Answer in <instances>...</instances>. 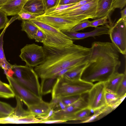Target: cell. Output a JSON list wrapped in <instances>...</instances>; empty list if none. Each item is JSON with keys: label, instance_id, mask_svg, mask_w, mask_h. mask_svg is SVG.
Returning <instances> with one entry per match:
<instances>
[{"label": "cell", "instance_id": "cell-1", "mask_svg": "<svg viewBox=\"0 0 126 126\" xmlns=\"http://www.w3.org/2000/svg\"><path fill=\"white\" fill-rule=\"evenodd\" d=\"M43 47L45 60L34 69L41 79H57L56 76L61 71L88 63L91 52V48L74 44L67 47Z\"/></svg>", "mask_w": 126, "mask_h": 126}, {"label": "cell", "instance_id": "cell-2", "mask_svg": "<svg viewBox=\"0 0 126 126\" xmlns=\"http://www.w3.org/2000/svg\"><path fill=\"white\" fill-rule=\"evenodd\" d=\"M91 55L80 79L88 82H105L117 72L121 62L119 52L112 43L95 41L92 44Z\"/></svg>", "mask_w": 126, "mask_h": 126}, {"label": "cell", "instance_id": "cell-3", "mask_svg": "<svg viewBox=\"0 0 126 126\" xmlns=\"http://www.w3.org/2000/svg\"><path fill=\"white\" fill-rule=\"evenodd\" d=\"M93 83L80 79H72L64 76L58 78L51 92L52 100L65 96L82 95L88 93Z\"/></svg>", "mask_w": 126, "mask_h": 126}, {"label": "cell", "instance_id": "cell-4", "mask_svg": "<svg viewBox=\"0 0 126 126\" xmlns=\"http://www.w3.org/2000/svg\"><path fill=\"white\" fill-rule=\"evenodd\" d=\"M12 77L38 96L42 98L38 77L33 67L26 65H12Z\"/></svg>", "mask_w": 126, "mask_h": 126}, {"label": "cell", "instance_id": "cell-5", "mask_svg": "<svg viewBox=\"0 0 126 126\" xmlns=\"http://www.w3.org/2000/svg\"><path fill=\"white\" fill-rule=\"evenodd\" d=\"M30 20L46 35V38L43 43V46L62 47H70L74 44L72 40L62 31L36 19Z\"/></svg>", "mask_w": 126, "mask_h": 126}, {"label": "cell", "instance_id": "cell-6", "mask_svg": "<svg viewBox=\"0 0 126 126\" xmlns=\"http://www.w3.org/2000/svg\"><path fill=\"white\" fill-rule=\"evenodd\" d=\"M97 0H93L80 7L70 11L53 12L44 14L61 17L78 23L84 20L95 18Z\"/></svg>", "mask_w": 126, "mask_h": 126}, {"label": "cell", "instance_id": "cell-7", "mask_svg": "<svg viewBox=\"0 0 126 126\" xmlns=\"http://www.w3.org/2000/svg\"><path fill=\"white\" fill-rule=\"evenodd\" d=\"M20 51L19 57L28 66L35 67L45 60V54L43 46L34 43L26 44Z\"/></svg>", "mask_w": 126, "mask_h": 126}, {"label": "cell", "instance_id": "cell-8", "mask_svg": "<svg viewBox=\"0 0 126 126\" xmlns=\"http://www.w3.org/2000/svg\"><path fill=\"white\" fill-rule=\"evenodd\" d=\"M111 43L119 52L126 55V19L121 18L109 29V34Z\"/></svg>", "mask_w": 126, "mask_h": 126}, {"label": "cell", "instance_id": "cell-9", "mask_svg": "<svg viewBox=\"0 0 126 126\" xmlns=\"http://www.w3.org/2000/svg\"><path fill=\"white\" fill-rule=\"evenodd\" d=\"M6 75L15 96L19 98L27 107L38 103L42 99L24 87L13 77Z\"/></svg>", "mask_w": 126, "mask_h": 126}, {"label": "cell", "instance_id": "cell-10", "mask_svg": "<svg viewBox=\"0 0 126 126\" xmlns=\"http://www.w3.org/2000/svg\"><path fill=\"white\" fill-rule=\"evenodd\" d=\"M105 82H98L94 84L88 93V107L94 111L106 105Z\"/></svg>", "mask_w": 126, "mask_h": 126}, {"label": "cell", "instance_id": "cell-11", "mask_svg": "<svg viewBox=\"0 0 126 126\" xmlns=\"http://www.w3.org/2000/svg\"><path fill=\"white\" fill-rule=\"evenodd\" d=\"M88 107L87 101L81 96L71 105L63 110L54 111L52 115L46 120H61L69 121L71 117L76 112Z\"/></svg>", "mask_w": 126, "mask_h": 126}, {"label": "cell", "instance_id": "cell-12", "mask_svg": "<svg viewBox=\"0 0 126 126\" xmlns=\"http://www.w3.org/2000/svg\"><path fill=\"white\" fill-rule=\"evenodd\" d=\"M36 19L62 31L71 30L79 23L64 17L44 14L37 17Z\"/></svg>", "mask_w": 126, "mask_h": 126}, {"label": "cell", "instance_id": "cell-13", "mask_svg": "<svg viewBox=\"0 0 126 126\" xmlns=\"http://www.w3.org/2000/svg\"><path fill=\"white\" fill-rule=\"evenodd\" d=\"M110 26L105 25L97 27L91 31L84 32H74L71 30L62 32L72 40H79L91 37L109 34Z\"/></svg>", "mask_w": 126, "mask_h": 126}, {"label": "cell", "instance_id": "cell-14", "mask_svg": "<svg viewBox=\"0 0 126 126\" xmlns=\"http://www.w3.org/2000/svg\"><path fill=\"white\" fill-rule=\"evenodd\" d=\"M16 105L12 112L8 116L0 118V124H16L18 120L22 117L32 114L29 110H25L23 107L22 101L16 97Z\"/></svg>", "mask_w": 126, "mask_h": 126}, {"label": "cell", "instance_id": "cell-15", "mask_svg": "<svg viewBox=\"0 0 126 126\" xmlns=\"http://www.w3.org/2000/svg\"><path fill=\"white\" fill-rule=\"evenodd\" d=\"M28 0H8L0 9L8 16L17 15Z\"/></svg>", "mask_w": 126, "mask_h": 126}, {"label": "cell", "instance_id": "cell-16", "mask_svg": "<svg viewBox=\"0 0 126 126\" xmlns=\"http://www.w3.org/2000/svg\"><path fill=\"white\" fill-rule=\"evenodd\" d=\"M52 108L51 102H46L42 99L38 103L28 107V110L37 118L47 115Z\"/></svg>", "mask_w": 126, "mask_h": 126}, {"label": "cell", "instance_id": "cell-17", "mask_svg": "<svg viewBox=\"0 0 126 126\" xmlns=\"http://www.w3.org/2000/svg\"><path fill=\"white\" fill-rule=\"evenodd\" d=\"M23 9L31 13L39 16L44 14L46 11L43 0H28Z\"/></svg>", "mask_w": 126, "mask_h": 126}, {"label": "cell", "instance_id": "cell-18", "mask_svg": "<svg viewBox=\"0 0 126 126\" xmlns=\"http://www.w3.org/2000/svg\"><path fill=\"white\" fill-rule=\"evenodd\" d=\"M126 74V69L124 73H120L117 72L113 74L105 82L106 91L116 93L119 85Z\"/></svg>", "mask_w": 126, "mask_h": 126}, {"label": "cell", "instance_id": "cell-19", "mask_svg": "<svg viewBox=\"0 0 126 126\" xmlns=\"http://www.w3.org/2000/svg\"><path fill=\"white\" fill-rule=\"evenodd\" d=\"M113 0H97L96 18L109 16L112 11Z\"/></svg>", "mask_w": 126, "mask_h": 126}, {"label": "cell", "instance_id": "cell-20", "mask_svg": "<svg viewBox=\"0 0 126 126\" xmlns=\"http://www.w3.org/2000/svg\"><path fill=\"white\" fill-rule=\"evenodd\" d=\"M113 109L107 105L94 111V114L80 121V123L93 122L99 120L110 113Z\"/></svg>", "mask_w": 126, "mask_h": 126}, {"label": "cell", "instance_id": "cell-21", "mask_svg": "<svg viewBox=\"0 0 126 126\" xmlns=\"http://www.w3.org/2000/svg\"><path fill=\"white\" fill-rule=\"evenodd\" d=\"M10 23L5 27L0 34V67L4 70L6 74L7 71L11 68L12 65L10 63L6 60L3 49V37L7 28Z\"/></svg>", "mask_w": 126, "mask_h": 126}, {"label": "cell", "instance_id": "cell-22", "mask_svg": "<svg viewBox=\"0 0 126 126\" xmlns=\"http://www.w3.org/2000/svg\"><path fill=\"white\" fill-rule=\"evenodd\" d=\"M105 99L106 105L114 110L122 102L124 98L120 97L116 93L106 91Z\"/></svg>", "mask_w": 126, "mask_h": 126}, {"label": "cell", "instance_id": "cell-23", "mask_svg": "<svg viewBox=\"0 0 126 126\" xmlns=\"http://www.w3.org/2000/svg\"><path fill=\"white\" fill-rule=\"evenodd\" d=\"M21 30L26 32L30 39H34L38 28L30 20H22L21 24Z\"/></svg>", "mask_w": 126, "mask_h": 126}, {"label": "cell", "instance_id": "cell-24", "mask_svg": "<svg viewBox=\"0 0 126 126\" xmlns=\"http://www.w3.org/2000/svg\"><path fill=\"white\" fill-rule=\"evenodd\" d=\"M88 63V62L77 66L70 71L65 73L63 76L70 79H80L82 73L87 65Z\"/></svg>", "mask_w": 126, "mask_h": 126}, {"label": "cell", "instance_id": "cell-25", "mask_svg": "<svg viewBox=\"0 0 126 126\" xmlns=\"http://www.w3.org/2000/svg\"><path fill=\"white\" fill-rule=\"evenodd\" d=\"M57 79H41V91L42 95L51 93Z\"/></svg>", "mask_w": 126, "mask_h": 126}, {"label": "cell", "instance_id": "cell-26", "mask_svg": "<svg viewBox=\"0 0 126 126\" xmlns=\"http://www.w3.org/2000/svg\"><path fill=\"white\" fill-rule=\"evenodd\" d=\"M15 96L14 93L9 85L2 82H0V97L9 98Z\"/></svg>", "mask_w": 126, "mask_h": 126}, {"label": "cell", "instance_id": "cell-27", "mask_svg": "<svg viewBox=\"0 0 126 126\" xmlns=\"http://www.w3.org/2000/svg\"><path fill=\"white\" fill-rule=\"evenodd\" d=\"M91 110L88 107L80 110L74 114L69 121H78L83 120L90 116Z\"/></svg>", "mask_w": 126, "mask_h": 126}, {"label": "cell", "instance_id": "cell-28", "mask_svg": "<svg viewBox=\"0 0 126 126\" xmlns=\"http://www.w3.org/2000/svg\"><path fill=\"white\" fill-rule=\"evenodd\" d=\"M14 109V108L9 104L0 101V118L8 116Z\"/></svg>", "mask_w": 126, "mask_h": 126}, {"label": "cell", "instance_id": "cell-29", "mask_svg": "<svg viewBox=\"0 0 126 126\" xmlns=\"http://www.w3.org/2000/svg\"><path fill=\"white\" fill-rule=\"evenodd\" d=\"M17 19L22 20H31L36 19L39 16V15L33 14L22 9L18 14Z\"/></svg>", "mask_w": 126, "mask_h": 126}, {"label": "cell", "instance_id": "cell-30", "mask_svg": "<svg viewBox=\"0 0 126 126\" xmlns=\"http://www.w3.org/2000/svg\"><path fill=\"white\" fill-rule=\"evenodd\" d=\"M116 94L120 98H124L126 94V74L125 75L116 91Z\"/></svg>", "mask_w": 126, "mask_h": 126}, {"label": "cell", "instance_id": "cell-31", "mask_svg": "<svg viewBox=\"0 0 126 126\" xmlns=\"http://www.w3.org/2000/svg\"><path fill=\"white\" fill-rule=\"evenodd\" d=\"M109 16H106L90 21V27L95 28L100 25H109L107 20Z\"/></svg>", "mask_w": 126, "mask_h": 126}, {"label": "cell", "instance_id": "cell-32", "mask_svg": "<svg viewBox=\"0 0 126 126\" xmlns=\"http://www.w3.org/2000/svg\"><path fill=\"white\" fill-rule=\"evenodd\" d=\"M82 95H76L63 97L60 98L61 101L67 107L69 106L78 100Z\"/></svg>", "mask_w": 126, "mask_h": 126}, {"label": "cell", "instance_id": "cell-33", "mask_svg": "<svg viewBox=\"0 0 126 126\" xmlns=\"http://www.w3.org/2000/svg\"><path fill=\"white\" fill-rule=\"evenodd\" d=\"M89 27H90V21L88 19H87L80 22L74 27L71 31L74 32H77Z\"/></svg>", "mask_w": 126, "mask_h": 126}, {"label": "cell", "instance_id": "cell-34", "mask_svg": "<svg viewBox=\"0 0 126 126\" xmlns=\"http://www.w3.org/2000/svg\"><path fill=\"white\" fill-rule=\"evenodd\" d=\"M7 16L5 12L0 9V30L4 28L9 23Z\"/></svg>", "mask_w": 126, "mask_h": 126}, {"label": "cell", "instance_id": "cell-35", "mask_svg": "<svg viewBox=\"0 0 126 126\" xmlns=\"http://www.w3.org/2000/svg\"><path fill=\"white\" fill-rule=\"evenodd\" d=\"M76 3L58 5L46 11L44 14H46L52 12L59 11L66 9L72 6L75 4Z\"/></svg>", "mask_w": 126, "mask_h": 126}, {"label": "cell", "instance_id": "cell-36", "mask_svg": "<svg viewBox=\"0 0 126 126\" xmlns=\"http://www.w3.org/2000/svg\"><path fill=\"white\" fill-rule=\"evenodd\" d=\"M46 37L45 34L41 30L38 29L34 38L36 42L43 43L46 40Z\"/></svg>", "mask_w": 126, "mask_h": 126}, {"label": "cell", "instance_id": "cell-37", "mask_svg": "<svg viewBox=\"0 0 126 126\" xmlns=\"http://www.w3.org/2000/svg\"><path fill=\"white\" fill-rule=\"evenodd\" d=\"M46 11L57 6L59 0H43ZM46 12V11H45Z\"/></svg>", "mask_w": 126, "mask_h": 126}, {"label": "cell", "instance_id": "cell-38", "mask_svg": "<svg viewBox=\"0 0 126 126\" xmlns=\"http://www.w3.org/2000/svg\"><path fill=\"white\" fill-rule=\"evenodd\" d=\"M93 0H81L76 3L75 4L72 6L66 9L59 11L64 12L72 10L80 7L87 3Z\"/></svg>", "mask_w": 126, "mask_h": 126}, {"label": "cell", "instance_id": "cell-39", "mask_svg": "<svg viewBox=\"0 0 126 126\" xmlns=\"http://www.w3.org/2000/svg\"><path fill=\"white\" fill-rule=\"evenodd\" d=\"M126 0H113V11L116 8L122 9L126 6Z\"/></svg>", "mask_w": 126, "mask_h": 126}, {"label": "cell", "instance_id": "cell-40", "mask_svg": "<svg viewBox=\"0 0 126 126\" xmlns=\"http://www.w3.org/2000/svg\"><path fill=\"white\" fill-rule=\"evenodd\" d=\"M66 122L64 121L61 120H51L42 121L41 123L52 124L60 123Z\"/></svg>", "mask_w": 126, "mask_h": 126}, {"label": "cell", "instance_id": "cell-41", "mask_svg": "<svg viewBox=\"0 0 126 126\" xmlns=\"http://www.w3.org/2000/svg\"><path fill=\"white\" fill-rule=\"evenodd\" d=\"M70 0H59L58 6L70 4Z\"/></svg>", "mask_w": 126, "mask_h": 126}, {"label": "cell", "instance_id": "cell-42", "mask_svg": "<svg viewBox=\"0 0 126 126\" xmlns=\"http://www.w3.org/2000/svg\"><path fill=\"white\" fill-rule=\"evenodd\" d=\"M121 17V18L126 19V8L125 7L123 9L120 11Z\"/></svg>", "mask_w": 126, "mask_h": 126}, {"label": "cell", "instance_id": "cell-43", "mask_svg": "<svg viewBox=\"0 0 126 126\" xmlns=\"http://www.w3.org/2000/svg\"><path fill=\"white\" fill-rule=\"evenodd\" d=\"M8 0H0V9L7 2Z\"/></svg>", "mask_w": 126, "mask_h": 126}, {"label": "cell", "instance_id": "cell-44", "mask_svg": "<svg viewBox=\"0 0 126 126\" xmlns=\"http://www.w3.org/2000/svg\"><path fill=\"white\" fill-rule=\"evenodd\" d=\"M79 1V0H70V3H76Z\"/></svg>", "mask_w": 126, "mask_h": 126}, {"label": "cell", "instance_id": "cell-45", "mask_svg": "<svg viewBox=\"0 0 126 126\" xmlns=\"http://www.w3.org/2000/svg\"><path fill=\"white\" fill-rule=\"evenodd\" d=\"M2 82L1 81V80H0V82Z\"/></svg>", "mask_w": 126, "mask_h": 126}, {"label": "cell", "instance_id": "cell-46", "mask_svg": "<svg viewBox=\"0 0 126 126\" xmlns=\"http://www.w3.org/2000/svg\"><path fill=\"white\" fill-rule=\"evenodd\" d=\"M80 0H79V1Z\"/></svg>", "mask_w": 126, "mask_h": 126}]
</instances>
